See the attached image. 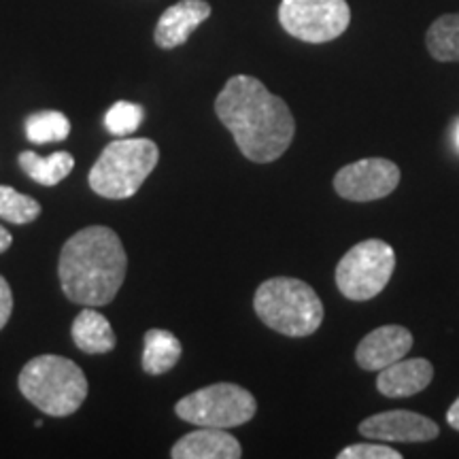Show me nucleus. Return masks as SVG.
I'll list each match as a JSON object with an SVG mask.
<instances>
[{"label":"nucleus","mask_w":459,"mask_h":459,"mask_svg":"<svg viewBox=\"0 0 459 459\" xmlns=\"http://www.w3.org/2000/svg\"><path fill=\"white\" fill-rule=\"evenodd\" d=\"M73 341L83 353H108L115 349V332L105 315L85 307L73 321Z\"/></svg>","instance_id":"2eb2a0df"},{"label":"nucleus","mask_w":459,"mask_h":459,"mask_svg":"<svg viewBox=\"0 0 459 459\" xmlns=\"http://www.w3.org/2000/svg\"><path fill=\"white\" fill-rule=\"evenodd\" d=\"M457 145H459V128H457Z\"/></svg>","instance_id":"a878e982"},{"label":"nucleus","mask_w":459,"mask_h":459,"mask_svg":"<svg viewBox=\"0 0 459 459\" xmlns=\"http://www.w3.org/2000/svg\"><path fill=\"white\" fill-rule=\"evenodd\" d=\"M395 271L394 247L370 238L353 245L336 266V285L349 300L364 302L385 290Z\"/></svg>","instance_id":"0eeeda50"},{"label":"nucleus","mask_w":459,"mask_h":459,"mask_svg":"<svg viewBox=\"0 0 459 459\" xmlns=\"http://www.w3.org/2000/svg\"><path fill=\"white\" fill-rule=\"evenodd\" d=\"M446 421H449V426L453 429H457V432H459V398L453 402L449 412H446Z\"/></svg>","instance_id":"b1692460"},{"label":"nucleus","mask_w":459,"mask_h":459,"mask_svg":"<svg viewBox=\"0 0 459 459\" xmlns=\"http://www.w3.org/2000/svg\"><path fill=\"white\" fill-rule=\"evenodd\" d=\"M429 56L438 62H459V13L440 15L426 34Z\"/></svg>","instance_id":"a211bd4d"},{"label":"nucleus","mask_w":459,"mask_h":459,"mask_svg":"<svg viewBox=\"0 0 459 459\" xmlns=\"http://www.w3.org/2000/svg\"><path fill=\"white\" fill-rule=\"evenodd\" d=\"M11 311H13V291H11L9 283L4 281L3 274H0V330L7 325Z\"/></svg>","instance_id":"5701e85b"},{"label":"nucleus","mask_w":459,"mask_h":459,"mask_svg":"<svg viewBox=\"0 0 459 459\" xmlns=\"http://www.w3.org/2000/svg\"><path fill=\"white\" fill-rule=\"evenodd\" d=\"M71 134V122L60 111H39L26 119V136L37 145L62 143Z\"/></svg>","instance_id":"6ab92c4d"},{"label":"nucleus","mask_w":459,"mask_h":459,"mask_svg":"<svg viewBox=\"0 0 459 459\" xmlns=\"http://www.w3.org/2000/svg\"><path fill=\"white\" fill-rule=\"evenodd\" d=\"M20 166L32 181L51 187L71 175L74 169V158L68 152H56L48 158H41L34 152H22Z\"/></svg>","instance_id":"f3484780"},{"label":"nucleus","mask_w":459,"mask_h":459,"mask_svg":"<svg viewBox=\"0 0 459 459\" xmlns=\"http://www.w3.org/2000/svg\"><path fill=\"white\" fill-rule=\"evenodd\" d=\"M243 455L240 443L232 434L220 428H200L177 440L172 459H238Z\"/></svg>","instance_id":"4468645a"},{"label":"nucleus","mask_w":459,"mask_h":459,"mask_svg":"<svg viewBox=\"0 0 459 459\" xmlns=\"http://www.w3.org/2000/svg\"><path fill=\"white\" fill-rule=\"evenodd\" d=\"M283 30L304 43H330L351 24L347 0H281Z\"/></svg>","instance_id":"6e6552de"},{"label":"nucleus","mask_w":459,"mask_h":459,"mask_svg":"<svg viewBox=\"0 0 459 459\" xmlns=\"http://www.w3.org/2000/svg\"><path fill=\"white\" fill-rule=\"evenodd\" d=\"M254 394L234 383H215L186 395L175 404L177 417L198 428H238L255 417Z\"/></svg>","instance_id":"423d86ee"},{"label":"nucleus","mask_w":459,"mask_h":459,"mask_svg":"<svg viewBox=\"0 0 459 459\" xmlns=\"http://www.w3.org/2000/svg\"><path fill=\"white\" fill-rule=\"evenodd\" d=\"M215 113L251 162H274L294 141L296 122L287 102L251 74L228 79L217 94Z\"/></svg>","instance_id":"f257e3e1"},{"label":"nucleus","mask_w":459,"mask_h":459,"mask_svg":"<svg viewBox=\"0 0 459 459\" xmlns=\"http://www.w3.org/2000/svg\"><path fill=\"white\" fill-rule=\"evenodd\" d=\"M128 255L122 238L107 226H88L62 247L57 274L68 300L82 307H105L122 290Z\"/></svg>","instance_id":"f03ea898"},{"label":"nucleus","mask_w":459,"mask_h":459,"mask_svg":"<svg viewBox=\"0 0 459 459\" xmlns=\"http://www.w3.org/2000/svg\"><path fill=\"white\" fill-rule=\"evenodd\" d=\"M255 315L283 336H311L324 324V304L311 285L294 277L264 281L254 296Z\"/></svg>","instance_id":"20e7f679"},{"label":"nucleus","mask_w":459,"mask_h":459,"mask_svg":"<svg viewBox=\"0 0 459 459\" xmlns=\"http://www.w3.org/2000/svg\"><path fill=\"white\" fill-rule=\"evenodd\" d=\"M359 434L381 443H428L438 438V423L412 411H387L359 423Z\"/></svg>","instance_id":"9d476101"},{"label":"nucleus","mask_w":459,"mask_h":459,"mask_svg":"<svg viewBox=\"0 0 459 459\" xmlns=\"http://www.w3.org/2000/svg\"><path fill=\"white\" fill-rule=\"evenodd\" d=\"M145 119V108L134 102L119 100L105 115V128L115 136H128Z\"/></svg>","instance_id":"412c9836"},{"label":"nucleus","mask_w":459,"mask_h":459,"mask_svg":"<svg viewBox=\"0 0 459 459\" xmlns=\"http://www.w3.org/2000/svg\"><path fill=\"white\" fill-rule=\"evenodd\" d=\"M400 169L392 160L366 158L342 166L334 177L336 194L351 203H370L389 196L400 186Z\"/></svg>","instance_id":"1a4fd4ad"},{"label":"nucleus","mask_w":459,"mask_h":459,"mask_svg":"<svg viewBox=\"0 0 459 459\" xmlns=\"http://www.w3.org/2000/svg\"><path fill=\"white\" fill-rule=\"evenodd\" d=\"M39 215H41V204L32 196L15 192L9 186H0V217L4 221L24 226V223H32Z\"/></svg>","instance_id":"aec40b11"},{"label":"nucleus","mask_w":459,"mask_h":459,"mask_svg":"<svg viewBox=\"0 0 459 459\" xmlns=\"http://www.w3.org/2000/svg\"><path fill=\"white\" fill-rule=\"evenodd\" d=\"M160 149L149 139H122L105 147L90 170V187L102 198L124 200L134 196L153 169Z\"/></svg>","instance_id":"39448f33"},{"label":"nucleus","mask_w":459,"mask_h":459,"mask_svg":"<svg viewBox=\"0 0 459 459\" xmlns=\"http://www.w3.org/2000/svg\"><path fill=\"white\" fill-rule=\"evenodd\" d=\"M338 459H402L400 451H394L387 445L377 443H359L349 445L338 453Z\"/></svg>","instance_id":"4be33fe9"},{"label":"nucleus","mask_w":459,"mask_h":459,"mask_svg":"<svg viewBox=\"0 0 459 459\" xmlns=\"http://www.w3.org/2000/svg\"><path fill=\"white\" fill-rule=\"evenodd\" d=\"M211 17V4L206 0H179L160 17L156 26V45L162 49H175L187 43L192 32Z\"/></svg>","instance_id":"f8f14e48"},{"label":"nucleus","mask_w":459,"mask_h":459,"mask_svg":"<svg viewBox=\"0 0 459 459\" xmlns=\"http://www.w3.org/2000/svg\"><path fill=\"white\" fill-rule=\"evenodd\" d=\"M412 347V334L402 325H381L361 338L355 349V361L364 370H383L406 358Z\"/></svg>","instance_id":"9b49d317"},{"label":"nucleus","mask_w":459,"mask_h":459,"mask_svg":"<svg viewBox=\"0 0 459 459\" xmlns=\"http://www.w3.org/2000/svg\"><path fill=\"white\" fill-rule=\"evenodd\" d=\"M22 395L49 417H68L88 398V378L73 359L39 355L28 361L17 378Z\"/></svg>","instance_id":"7ed1b4c3"},{"label":"nucleus","mask_w":459,"mask_h":459,"mask_svg":"<svg viewBox=\"0 0 459 459\" xmlns=\"http://www.w3.org/2000/svg\"><path fill=\"white\" fill-rule=\"evenodd\" d=\"M181 341L169 330H147L145 349H143V370L152 377H160L172 370L181 359Z\"/></svg>","instance_id":"dca6fc26"},{"label":"nucleus","mask_w":459,"mask_h":459,"mask_svg":"<svg viewBox=\"0 0 459 459\" xmlns=\"http://www.w3.org/2000/svg\"><path fill=\"white\" fill-rule=\"evenodd\" d=\"M434 378V366L423 358L398 359L378 372L377 389L387 398H411L423 392Z\"/></svg>","instance_id":"ddd939ff"},{"label":"nucleus","mask_w":459,"mask_h":459,"mask_svg":"<svg viewBox=\"0 0 459 459\" xmlns=\"http://www.w3.org/2000/svg\"><path fill=\"white\" fill-rule=\"evenodd\" d=\"M11 243H13V237H11V232L0 226V254H4V251H7L11 247Z\"/></svg>","instance_id":"393cba45"}]
</instances>
